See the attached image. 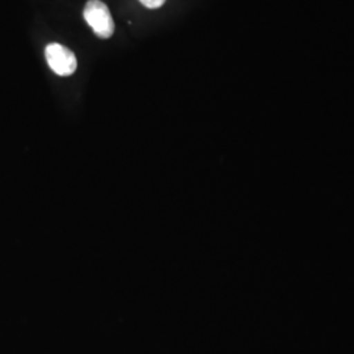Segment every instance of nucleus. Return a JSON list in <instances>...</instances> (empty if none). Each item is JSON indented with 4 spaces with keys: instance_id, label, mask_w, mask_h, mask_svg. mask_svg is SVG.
Masks as SVG:
<instances>
[{
    "instance_id": "obj_1",
    "label": "nucleus",
    "mask_w": 354,
    "mask_h": 354,
    "mask_svg": "<svg viewBox=\"0 0 354 354\" xmlns=\"http://www.w3.org/2000/svg\"><path fill=\"white\" fill-rule=\"evenodd\" d=\"M83 16L97 37L106 39L113 36V17L106 4L102 3V0H88L84 7Z\"/></svg>"
},
{
    "instance_id": "obj_2",
    "label": "nucleus",
    "mask_w": 354,
    "mask_h": 354,
    "mask_svg": "<svg viewBox=\"0 0 354 354\" xmlns=\"http://www.w3.org/2000/svg\"><path fill=\"white\" fill-rule=\"evenodd\" d=\"M45 57L51 70L59 76L73 75L77 67L75 54L61 44H50L45 49Z\"/></svg>"
},
{
    "instance_id": "obj_3",
    "label": "nucleus",
    "mask_w": 354,
    "mask_h": 354,
    "mask_svg": "<svg viewBox=\"0 0 354 354\" xmlns=\"http://www.w3.org/2000/svg\"><path fill=\"white\" fill-rule=\"evenodd\" d=\"M140 1L145 7H147L150 10H156L165 3V0H140Z\"/></svg>"
}]
</instances>
